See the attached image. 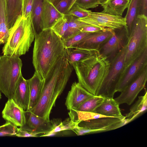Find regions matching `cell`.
Returning a JSON list of instances; mask_svg holds the SVG:
<instances>
[{
  "label": "cell",
  "mask_w": 147,
  "mask_h": 147,
  "mask_svg": "<svg viewBox=\"0 0 147 147\" xmlns=\"http://www.w3.org/2000/svg\"><path fill=\"white\" fill-rule=\"evenodd\" d=\"M73 69L67 61L66 53L44 79L41 93L37 103L30 111L50 121L49 117L56 100L65 88Z\"/></svg>",
  "instance_id": "6da1fadb"
},
{
  "label": "cell",
  "mask_w": 147,
  "mask_h": 147,
  "mask_svg": "<svg viewBox=\"0 0 147 147\" xmlns=\"http://www.w3.org/2000/svg\"><path fill=\"white\" fill-rule=\"evenodd\" d=\"M65 53L62 38L51 28L35 35L32 63L35 71L45 79Z\"/></svg>",
  "instance_id": "7a4b0ae2"
},
{
  "label": "cell",
  "mask_w": 147,
  "mask_h": 147,
  "mask_svg": "<svg viewBox=\"0 0 147 147\" xmlns=\"http://www.w3.org/2000/svg\"><path fill=\"white\" fill-rule=\"evenodd\" d=\"M110 62L98 52L90 57L71 65L74 69L78 83L93 95H95L107 76Z\"/></svg>",
  "instance_id": "3957f363"
},
{
  "label": "cell",
  "mask_w": 147,
  "mask_h": 147,
  "mask_svg": "<svg viewBox=\"0 0 147 147\" xmlns=\"http://www.w3.org/2000/svg\"><path fill=\"white\" fill-rule=\"evenodd\" d=\"M34 39L31 15L26 18L21 16L9 29L2 53L4 55L19 57L28 51Z\"/></svg>",
  "instance_id": "277c9868"
},
{
  "label": "cell",
  "mask_w": 147,
  "mask_h": 147,
  "mask_svg": "<svg viewBox=\"0 0 147 147\" xmlns=\"http://www.w3.org/2000/svg\"><path fill=\"white\" fill-rule=\"evenodd\" d=\"M22 63L19 57L3 55L0 59V91L8 99L13 93L21 76Z\"/></svg>",
  "instance_id": "5b68a950"
},
{
  "label": "cell",
  "mask_w": 147,
  "mask_h": 147,
  "mask_svg": "<svg viewBox=\"0 0 147 147\" xmlns=\"http://www.w3.org/2000/svg\"><path fill=\"white\" fill-rule=\"evenodd\" d=\"M147 49V16L139 15L128 37L123 72Z\"/></svg>",
  "instance_id": "8992f818"
},
{
  "label": "cell",
  "mask_w": 147,
  "mask_h": 147,
  "mask_svg": "<svg viewBox=\"0 0 147 147\" xmlns=\"http://www.w3.org/2000/svg\"><path fill=\"white\" fill-rule=\"evenodd\" d=\"M127 49V44L111 62L107 74L95 95L113 98L124 71Z\"/></svg>",
  "instance_id": "52a82bcc"
},
{
  "label": "cell",
  "mask_w": 147,
  "mask_h": 147,
  "mask_svg": "<svg viewBox=\"0 0 147 147\" xmlns=\"http://www.w3.org/2000/svg\"><path fill=\"white\" fill-rule=\"evenodd\" d=\"M86 24L100 27L106 30H116L124 28L126 22L124 18L101 12L91 11L87 17L78 18Z\"/></svg>",
  "instance_id": "ba28073f"
},
{
  "label": "cell",
  "mask_w": 147,
  "mask_h": 147,
  "mask_svg": "<svg viewBox=\"0 0 147 147\" xmlns=\"http://www.w3.org/2000/svg\"><path fill=\"white\" fill-rule=\"evenodd\" d=\"M128 36L124 27L116 30L112 36L98 50L99 54L110 62L127 44Z\"/></svg>",
  "instance_id": "9c48e42d"
},
{
  "label": "cell",
  "mask_w": 147,
  "mask_h": 147,
  "mask_svg": "<svg viewBox=\"0 0 147 147\" xmlns=\"http://www.w3.org/2000/svg\"><path fill=\"white\" fill-rule=\"evenodd\" d=\"M127 124L125 116L122 117H107L81 121L80 127L95 130L97 133L113 130Z\"/></svg>",
  "instance_id": "30bf717a"
},
{
  "label": "cell",
  "mask_w": 147,
  "mask_h": 147,
  "mask_svg": "<svg viewBox=\"0 0 147 147\" xmlns=\"http://www.w3.org/2000/svg\"><path fill=\"white\" fill-rule=\"evenodd\" d=\"M147 68V49L123 72L118 85L116 92H121Z\"/></svg>",
  "instance_id": "8fae6325"
},
{
  "label": "cell",
  "mask_w": 147,
  "mask_h": 147,
  "mask_svg": "<svg viewBox=\"0 0 147 147\" xmlns=\"http://www.w3.org/2000/svg\"><path fill=\"white\" fill-rule=\"evenodd\" d=\"M147 80V68L136 79L127 85L115 100L119 105L126 103L130 105L140 92L144 88Z\"/></svg>",
  "instance_id": "7c38bea8"
},
{
  "label": "cell",
  "mask_w": 147,
  "mask_h": 147,
  "mask_svg": "<svg viewBox=\"0 0 147 147\" xmlns=\"http://www.w3.org/2000/svg\"><path fill=\"white\" fill-rule=\"evenodd\" d=\"M115 30H107L91 33L70 48L98 51L114 34Z\"/></svg>",
  "instance_id": "4fadbf2b"
},
{
  "label": "cell",
  "mask_w": 147,
  "mask_h": 147,
  "mask_svg": "<svg viewBox=\"0 0 147 147\" xmlns=\"http://www.w3.org/2000/svg\"><path fill=\"white\" fill-rule=\"evenodd\" d=\"M26 122L22 127L36 134L47 135L55 126L54 120L47 121L30 112L25 111Z\"/></svg>",
  "instance_id": "5bb4252c"
},
{
  "label": "cell",
  "mask_w": 147,
  "mask_h": 147,
  "mask_svg": "<svg viewBox=\"0 0 147 147\" xmlns=\"http://www.w3.org/2000/svg\"><path fill=\"white\" fill-rule=\"evenodd\" d=\"M25 111L17 104L11 98L8 99L2 112V117L7 122L17 127H21L25 124Z\"/></svg>",
  "instance_id": "9a60e30c"
},
{
  "label": "cell",
  "mask_w": 147,
  "mask_h": 147,
  "mask_svg": "<svg viewBox=\"0 0 147 147\" xmlns=\"http://www.w3.org/2000/svg\"><path fill=\"white\" fill-rule=\"evenodd\" d=\"M93 95L78 82H74L72 84L66 97L65 105L68 110H75Z\"/></svg>",
  "instance_id": "2e32d148"
},
{
  "label": "cell",
  "mask_w": 147,
  "mask_h": 147,
  "mask_svg": "<svg viewBox=\"0 0 147 147\" xmlns=\"http://www.w3.org/2000/svg\"><path fill=\"white\" fill-rule=\"evenodd\" d=\"M30 90L27 80L21 76L13 93L12 98L24 111L28 109L30 100Z\"/></svg>",
  "instance_id": "e0dca14e"
},
{
  "label": "cell",
  "mask_w": 147,
  "mask_h": 147,
  "mask_svg": "<svg viewBox=\"0 0 147 147\" xmlns=\"http://www.w3.org/2000/svg\"><path fill=\"white\" fill-rule=\"evenodd\" d=\"M64 15L58 11L49 0H43L42 17L43 30L51 28Z\"/></svg>",
  "instance_id": "ac0fdd59"
},
{
  "label": "cell",
  "mask_w": 147,
  "mask_h": 147,
  "mask_svg": "<svg viewBox=\"0 0 147 147\" xmlns=\"http://www.w3.org/2000/svg\"><path fill=\"white\" fill-rule=\"evenodd\" d=\"M30 90V100L27 111H30L36 105L40 97L44 79L35 71L32 77L28 80Z\"/></svg>",
  "instance_id": "d6986e66"
},
{
  "label": "cell",
  "mask_w": 147,
  "mask_h": 147,
  "mask_svg": "<svg viewBox=\"0 0 147 147\" xmlns=\"http://www.w3.org/2000/svg\"><path fill=\"white\" fill-rule=\"evenodd\" d=\"M119 105L113 98L104 97L102 102L93 111L107 117H122Z\"/></svg>",
  "instance_id": "ffe728a7"
},
{
  "label": "cell",
  "mask_w": 147,
  "mask_h": 147,
  "mask_svg": "<svg viewBox=\"0 0 147 147\" xmlns=\"http://www.w3.org/2000/svg\"><path fill=\"white\" fill-rule=\"evenodd\" d=\"M4 0L7 23L9 30L22 16V0Z\"/></svg>",
  "instance_id": "44dd1931"
},
{
  "label": "cell",
  "mask_w": 147,
  "mask_h": 147,
  "mask_svg": "<svg viewBox=\"0 0 147 147\" xmlns=\"http://www.w3.org/2000/svg\"><path fill=\"white\" fill-rule=\"evenodd\" d=\"M140 7V0H130L127 13L124 17L126 22L124 27L128 37L136 24Z\"/></svg>",
  "instance_id": "7402d4cb"
},
{
  "label": "cell",
  "mask_w": 147,
  "mask_h": 147,
  "mask_svg": "<svg viewBox=\"0 0 147 147\" xmlns=\"http://www.w3.org/2000/svg\"><path fill=\"white\" fill-rule=\"evenodd\" d=\"M147 110V91L143 96H139L138 99L131 107L129 112L125 117L127 124L132 121L144 113Z\"/></svg>",
  "instance_id": "603a6c76"
},
{
  "label": "cell",
  "mask_w": 147,
  "mask_h": 147,
  "mask_svg": "<svg viewBox=\"0 0 147 147\" xmlns=\"http://www.w3.org/2000/svg\"><path fill=\"white\" fill-rule=\"evenodd\" d=\"M130 0H107L101 5L103 9L101 12L122 16L129 5Z\"/></svg>",
  "instance_id": "cb8c5ba5"
},
{
  "label": "cell",
  "mask_w": 147,
  "mask_h": 147,
  "mask_svg": "<svg viewBox=\"0 0 147 147\" xmlns=\"http://www.w3.org/2000/svg\"><path fill=\"white\" fill-rule=\"evenodd\" d=\"M67 59L72 64L86 59L98 52L95 50L69 48L65 49Z\"/></svg>",
  "instance_id": "d4e9b609"
},
{
  "label": "cell",
  "mask_w": 147,
  "mask_h": 147,
  "mask_svg": "<svg viewBox=\"0 0 147 147\" xmlns=\"http://www.w3.org/2000/svg\"><path fill=\"white\" fill-rule=\"evenodd\" d=\"M43 0H34L31 17L34 35L43 30L42 17Z\"/></svg>",
  "instance_id": "484cf974"
},
{
  "label": "cell",
  "mask_w": 147,
  "mask_h": 147,
  "mask_svg": "<svg viewBox=\"0 0 147 147\" xmlns=\"http://www.w3.org/2000/svg\"><path fill=\"white\" fill-rule=\"evenodd\" d=\"M9 30L7 21L4 0H0V45L5 44L8 38Z\"/></svg>",
  "instance_id": "4316f807"
},
{
  "label": "cell",
  "mask_w": 147,
  "mask_h": 147,
  "mask_svg": "<svg viewBox=\"0 0 147 147\" xmlns=\"http://www.w3.org/2000/svg\"><path fill=\"white\" fill-rule=\"evenodd\" d=\"M104 99V97L101 96L93 95L74 110L80 111L93 112L102 102Z\"/></svg>",
  "instance_id": "83f0119b"
},
{
  "label": "cell",
  "mask_w": 147,
  "mask_h": 147,
  "mask_svg": "<svg viewBox=\"0 0 147 147\" xmlns=\"http://www.w3.org/2000/svg\"><path fill=\"white\" fill-rule=\"evenodd\" d=\"M65 15L68 20V28L66 33L62 39L67 38L80 31V28L87 24L79 21L76 17L66 14Z\"/></svg>",
  "instance_id": "f1b7e54d"
},
{
  "label": "cell",
  "mask_w": 147,
  "mask_h": 147,
  "mask_svg": "<svg viewBox=\"0 0 147 147\" xmlns=\"http://www.w3.org/2000/svg\"><path fill=\"white\" fill-rule=\"evenodd\" d=\"M55 126L53 129L48 134L43 135L40 137L50 136L58 132L65 130H71L78 126L79 122H74L69 118H68L64 121L58 123L54 120Z\"/></svg>",
  "instance_id": "f546056e"
},
{
  "label": "cell",
  "mask_w": 147,
  "mask_h": 147,
  "mask_svg": "<svg viewBox=\"0 0 147 147\" xmlns=\"http://www.w3.org/2000/svg\"><path fill=\"white\" fill-rule=\"evenodd\" d=\"M68 28V20L66 16L64 14L56 22L51 29L62 39L66 33Z\"/></svg>",
  "instance_id": "4dcf8cb0"
},
{
  "label": "cell",
  "mask_w": 147,
  "mask_h": 147,
  "mask_svg": "<svg viewBox=\"0 0 147 147\" xmlns=\"http://www.w3.org/2000/svg\"><path fill=\"white\" fill-rule=\"evenodd\" d=\"M91 33L80 31L67 38L62 39L65 49L71 48Z\"/></svg>",
  "instance_id": "1f68e13d"
},
{
  "label": "cell",
  "mask_w": 147,
  "mask_h": 147,
  "mask_svg": "<svg viewBox=\"0 0 147 147\" xmlns=\"http://www.w3.org/2000/svg\"><path fill=\"white\" fill-rule=\"evenodd\" d=\"M91 11L90 10L82 8L74 3L65 14L78 18H83L88 16Z\"/></svg>",
  "instance_id": "d6a6232c"
},
{
  "label": "cell",
  "mask_w": 147,
  "mask_h": 147,
  "mask_svg": "<svg viewBox=\"0 0 147 147\" xmlns=\"http://www.w3.org/2000/svg\"><path fill=\"white\" fill-rule=\"evenodd\" d=\"M18 128L10 122L7 121L0 126V136H16Z\"/></svg>",
  "instance_id": "836d02e7"
},
{
  "label": "cell",
  "mask_w": 147,
  "mask_h": 147,
  "mask_svg": "<svg viewBox=\"0 0 147 147\" xmlns=\"http://www.w3.org/2000/svg\"><path fill=\"white\" fill-rule=\"evenodd\" d=\"M84 9L94 8L101 4L99 0H76L74 3Z\"/></svg>",
  "instance_id": "e575fe53"
},
{
  "label": "cell",
  "mask_w": 147,
  "mask_h": 147,
  "mask_svg": "<svg viewBox=\"0 0 147 147\" xmlns=\"http://www.w3.org/2000/svg\"><path fill=\"white\" fill-rule=\"evenodd\" d=\"M34 0H22V16L26 18L31 13Z\"/></svg>",
  "instance_id": "d590c367"
},
{
  "label": "cell",
  "mask_w": 147,
  "mask_h": 147,
  "mask_svg": "<svg viewBox=\"0 0 147 147\" xmlns=\"http://www.w3.org/2000/svg\"><path fill=\"white\" fill-rule=\"evenodd\" d=\"M72 0H58L53 4L60 13L64 14L67 11Z\"/></svg>",
  "instance_id": "8d00e7d4"
},
{
  "label": "cell",
  "mask_w": 147,
  "mask_h": 147,
  "mask_svg": "<svg viewBox=\"0 0 147 147\" xmlns=\"http://www.w3.org/2000/svg\"><path fill=\"white\" fill-rule=\"evenodd\" d=\"M39 134H36L23 128L22 127L18 128L16 136L20 137H38Z\"/></svg>",
  "instance_id": "74e56055"
},
{
  "label": "cell",
  "mask_w": 147,
  "mask_h": 147,
  "mask_svg": "<svg viewBox=\"0 0 147 147\" xmlns=\"http://www.w3.org/2000/svg\"><path fill=\"white\" fill-rule=\"evenodd\" d=\"M105 30H107L105 29L100 27L87 24L80 28V31L89 32H94Z\"/></svg>",
  "instance_id": "f35d334b"
},
{
  "label": "cell",
  "mask_w": 147,
  "mask_h": 147,
  "mask_svg": "<svg viewBox=\"0 0 147 147\" xmlns=\"http://www.w3.org/2000/svg\"><path fill=\"white\" fill-rule=\"evenodd\" d=\"M140 1L139 15H143L147 16V0H140Z\"/></svg>",
  "instance_id": "ab89813d"
},
{
  "label": "cell",
  "mask_w": 147,
  "mask_h": 147,
  "mask_svg": "<svg viewBox=\"0 0 147 147\" xmlns=\"http://www.w3.org/2000/svg\"><path fill=\"white\" fill-rule=\"evenodd\" d=\"M76 0H72V2L71 3V4L69 6V9H68L67 11L70 9L71 8V7L74 4V3H75Z\"/></svg>",
  "instance_id": "60d3db41"
},
{
  "label": "cell",
  "mask_w": 147,
  "mask_h": 147,
  "mask_svg": "<svg viewBox=\"0 0 147 147\" xmlns=\"http://www.w3.org/2000/svg\"><path fill=\"white\" fill-rule=\"evenodd\" d=\"M107 0H99L101 4L105 3Z\"/></svg>",
  "instance_id": "b9f144b4"
},
{
  "label": "cell",
  "mask_w": 147,
  "mask_h": 147,
  "mask_svg": "<svg viewBox=\"0 0 147 147\" xmlns=\"http://www.w3.org/2000/svg\"><path fill=\"white\" fill-rule=\"evenodd\" d=\"M53 4L57 1L58 0H49Z\"/></svg>",
  "instance_id": "7bdbcfd3"
},
{
  "label": "cell",
  "mask_w": 147,
  "mask_h": 147,
  "mask_svg": "<svg viewBox=\"0 0 147 147\" xmlns=\"http://www.w3.org/2000/svg\"><path fill=\"white\" fill-rule=\"evenodd\" d=\"M1 98V92L0 91V100Z\"/></svg>",
  "instance_id": "ee69618b"
},
{
  "label": "cell",
  "mask_w": 147,
  "mask_h": 147,
  "mask_svg": "<svg viewBox=\"0 0 147 147\" xmlns=\"http://www.w3.org/2000/svg\"><path fill=\"white\" fill-rule=\"evenodd\" d=\"M1 57H0V59Z\"/></svg>",
  "instance_id": "f6af8a7d"
}]
</instances>
